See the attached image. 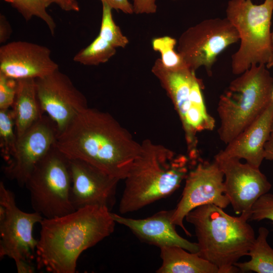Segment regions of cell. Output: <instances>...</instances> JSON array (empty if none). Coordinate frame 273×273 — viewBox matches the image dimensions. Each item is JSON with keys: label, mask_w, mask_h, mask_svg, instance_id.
<instances>
[{"label": "cell", "mask_w": 273, "mask_h": 273, "mask_svg": "<svg viewBox=\"0 0 273 273\" xmlns=\"http://www.w3.org/2000/svg\"><path fill=\"white\" fill-rule=\"evenodd\" d=\"M56 146L69 158L85 161L119 180L125 178L141 148L109 113L88 107L59 133Z\"/></svg>", "instance_id": "1"}, {"label": "cell", "mask_w": 273, "mask_h": 273, "mask_svg": "<svg viewBox=\"0 0 273 273\" xmlns=\"http://www.w3.org/2000/svg\"><path fill=\"white\" fill-rule=\"evenodd\" d=\"M110 210L90 205L41 222L35 250L37 268L52 273H75L85 250L110 236L115 221Z\"/></svg>", "instance_id": "2"}, {"label": "cell", "mask_w": 273, "mask_h": 273, "mask_svg": "<svg viewBox=\"0 0 273 273\" xmlns=\"http://www.w3.org/2000/svg\"><path fill=\"white\" fill-rule=\"evenodd\" d=\"M190 159L149 139L144 140L124 179L119 212L137 211L172 194L185 180Z\"/></svg>", "instance_id": "3"}, {"label": "cell", "mask_w": 273, "mask_h": 273, "mask_svg": "<svg viewBox=\"0 0 273 273\" xmlns=\"http://www.w3.org/2000/svg\"><path fill=\"white\" fill-rule=\"evenodd\" d=\"M250 217L244 213L233 216L215 205L206 204L190 211L185 219L194 226L199 255L219 273H233L239 271L235 264L247 256L256 238L248 222Z\"/></svg>", "instance_id": "4"}, {"label": "cell", "mask_w": 273, "mask_h": 273, "mask_svg": "<svg viewBox=\"0 0 273 273\" xmlns=\"http://www.w3.org/2000/svg\"><path fill=\"white\" fill-rule=\"evenodd\" d=\"M267 69L265 64L252 65L220 96L218 133L225 144L251 124L271 103L273 78Z\"/></svg>", "instance_id": "5"}, {"label": "cell", "mask_w": 273, "mask_h": 273, "mask_svg": "<svg viewBox=\"0 0 273 273\" xmlns=\"http://www.w3.org/2000/svg\"><path fill=\"white\" fill-rule=\"evenodd\" d=\"M151 71L174 106L185 132L189 157L195 161L199 155L197 134L212 130L215 125L206 109L202 80L188 67L178 70L166 68L160 58L155 60Z\"/></svg>", "instance_id": "6"}, {"label": "cell", "mask_w": 273, "mask_h": 273, "mask_svg": "<svg viewBox=\"0 0 273 273\" xmlns=\"http://www.w3.org/2000/svg\"><path fill=\"white\" fill-rule=\"evenodd\" d=\"M225 12L240 40L239 49L232 56L233 73L240 75L252 65H266L272 53L273 0H265L260 5L251 0H230Z\"/></svg>", "instance_id": "7"}, {"label": "cell", "mask_w": 273, "mask_h": 273, "mask_svg": "<svg viewBox=\"0 0 273 273\" xmlns=\"http://www.w3.org/2000/svg\"><path fill=\"white\" fill-rule=\"evenodd\" d=\"M25 186L34 211L43 218L60 216L75 210L70 201L69 158L56 144L35 166Z\"/></svg>", "instance_id": "8"}, {"label": "cell", "mask_w": 273, "mask_h": 273, "mask_svg": "<svg viewBox=\"0 0 273 273\" xmlns=\"http://www.w3.org/2000/svg\"><path fill=\"white\" fill-rule=\"evenodd\" d=\"M239 40L237 29L226 17L208 19L181 33L177 51L190 69L195 71L203 66L211 76L218 56Z\"/></svg>", "instance_id": "9"}, {"label": "cell", "mask_w": 273, "mask_h": 273, "mask_svg": "<svg viewBox=\"0 0 273 273\" xmlns=\"http://www.w3.org/2000/svg\"><path fill=\"white\" fill-rule=\"evenodd\" d=\"M43 217L34 211L27 213L16 205L14 193L0 182V258L8 257L15 263L24 260L31 263L35 257L37 240L33 229Z\"/></svg>", "instance_id": "10"}, {"label": "cell", "mask_w": 273, "mask_h": 273, "mask_svg": "<svg viewBox=\"0 0 273 273\" xmlns=\"http://www.w3.org/2000/svg\"><path fill=\"white\" fill-rule=\"evenodd\" d=\"M230 204L225 194L224 174L218 163L202 161L189 171L181 198L173 209L172 221L188 236L191 233L184 224L187 214L203 205L214 204L225 208Z\"/></svg>", "instance_id": "11"}, {"label": "cell", "mask_w": 273, "mask_h": 273, "mask_svg": "<svg viewBox=\"0 0 273 273\" xmlns=\"http://www.w3.org/2000/svg\"><path fill=\"white\" fill-rule=\"evenodd\" d=\"M35 81L40 107L56 123L59 133L81 111L88 107L83 94L74 86L69 77L59 69L46 76L35 79Z\"/></svg>", "instance_id": "12"}, {"label": "cell", "mask_w": 273, "mask_h": 273, "mask_svg": "<svg viewBox=\"0 0 273 273\" xmlns=\"http://www.w3.org/2000/svg\"><path fill=\"white\" fill-rule=\"evenodd\" d=\"M58 134L56 123L43 115L18 138L15 152L3 168L7 177L25 186L35 166L56 144Z\"/></svg>", "instance_id": "13"}, {"label": "cell", "mask_w": 273, "mask_h": 273, "mask_svg": "<svg viewBox=\"0 0 273 273\" xmlns=\"http://www.w3.org/2000/svg\"><path fill=\"white\" fill-rule=\"evenodd\" d=\"M214 160L223 173L225 194L234 212L251 216L253 205L269 192L271 184L259 168L243 163L239 159L215 156Z\"/></svg>", "instance_id": "14"}, {"label": "cell", "mask_w": 273, "mask_h": 273, "mask_svg": "<svg viewBox=\"0 0 273 273\" xmlns=\"http://www.w3.org/2000/svg\"><path fill=\"white\" fill-rule=\"evenodd\" d=\"M71 177L70 201L75 210L100 205L111 210L120 180L81 159L69 158Z\"/></svg>", "instance_id": "15"}, {"label": "cell", "mask_w": 273, "mask_h": 273, "mask_svg": "<svg viewBox=\"0 0 273 273\" xmlns=\"http://www.w3.org/2000/svg\"><path fill=\"white\" fill-rule=\"evenodd\" d=\"M47 47L27 41H13L0 48V73L15 80L37 79L59 69Z\"/></svg>", "instance_id": "16"}, {"label": "cell", "mask_w": 273, "mask_h": 273, "mask_svg": "<svg viewBox=\"0 0 273 273\" xmlns=\"http://www.w3.org/2000/svg\"><path fill=\"white\" fill-rule=\"evenodd\" d=\"M173 212V209L162 210L143 219L125 217L114 213L111 214L116 222L126 226L142 242L159 248L176 246L198 253L197 243L191 242L177 233L172 219Z\"/></svg>", "instance_id": "17"}, {"label": "cell", "mask_w": 273, "mask_h": 273, "mask_svg": "<svg viewBox=\"0 0 273 273\" xmlns=\"http://www.w3.org/2000/svg\"><path fill=\"white\" fill-rule=\"evenodd\" d=\"M273 102L251 124L226 144L215 156L221 158L243 159L259 168L264 159V145L271 135Z\"/></svg>", "instance_id": "18"}, {"label": "cell", "mask_w": 273, "mask_h": 273, "mask_svg": "<svg viewBox=\"0 0 273 273\" xmlns=\"http://www.w3.org/2000/svg\"><path fill=\"white\" fill-rule=\"evenodd\" d=\"M12 107L19 138L43 115L37 98L35 79L17 80L16 93Z\"/></svg>", "instance_id": "19"}, {"label": "cell", "mask_w": 273, "mask_h": 273, "mask_svg": "<svg viewBox=\"0 0 273 273\" xmlns=\"http://www.w3.org/2000/svg\"><path fill=\"white\" fill-rule=\"evenodd\" d=\"M162 263L157 273H219L218 268L199 255L176 246L160 248Z\"/></svg>", "instance_id": "20"}, {"label": "cell", "mask_w": 273, "mask_h": 273, "mask_svg": "<svg viewBox=\"0 0 273 273\" xmlns=\"http://www.w3.org/2000/svg\"><path fill=\"white\" fill-rule=\"evenodd\" d=\"M268 230L264 226L258 229V235L250 248L247 256L250 260L237 262L235 266L242 272L273 273V248L267 242Z\"/></svg>", "instance_id": "21"}, {"label": "cell", "mask_w": 273, "mask_h": 273, "mask_svg": "<svg viewBox=\"0 0 273 273\" xmlns=\"http://www.w3.org/2000/svg\"><path fill=\"white\" fill-rule=\"evenodd\" d=\"M116 53V48L98 35L74 56L73 60L84 65L96 66L108 62Z\"/></svg>", "instance_id": "22"}, {"label": "cell", "mask_w": 273, "mask_h": 273, "mask_svg": "<svg viewBox=\"0 0 273 273\" xmlns=\"http://www.w3.org/2000/svg\"><path fill=\"white\" fill-rule=\"evenodd\" d=\"M16 9L26 21L33 17H38L47 25L52 35L55 34L56 25L48 13L47 8L52 4V0H3Z\"/></svg>", "instance_id": "23"}, {"label": "cell", "mask_w": 273, "mask_h": 273, "mask_svg": "<svg viewBox=\"0 0 273 273\" xmlns=\"http://www.w3.org/2000/svg\"><path fill=\"white\" fill-rule=\"evenodd\" d=\"M18 138L12 109L0 110V148L2 157L7 162L14 155Z\"/></svg>", "instance_id": "24"}, {"label": "cell", "mask_w": 273, "mask_h": 273, "mask_svg": "<svg viewBox=\"0 0 273 273\" xmlns=\"http://www.w3.org/2000/svg\"><path fill=\"white\" fill-rule=\"evenodd\" d=\"M177 43L175 38L168 35L155 37L152 40L153 50L160 54L163 65L171 70L188 67L181 55L175 50Z\"/></svg>", "instance_id": "25"}, {"label": "cell", "mask_w": 273, "mask_h": 273, "mask_svg": "<svg viewBox=\"0 0 273 273\" xmlns=\"http://www.w3.org/2000/svg\"><path fill=\"white\" fill-rule=\"evenodd\" d=\"M102 4L101 24L99 35L115 48H125L129 43L128 38L122 32L114 21L112 9L105 3Z\"/></svg>", "instance_id": "26"}, {"label": "cell", "mask_w": 273, "mask_h": 273, "mask_svg": "<svg viewBox=\"0 0 273 273\" xmlns=\"http://www.w3.org/2000/svg\"><path fill=\"white\" fill-rule=\"evenodd\" d=\"M269 219L273 223V194L267 193L255 202L251 211L250 219L260 221Z\"/></svg>", "instance_id": "27"}, {"label": "cell", "mask_w": 273, "mask_h": 273, "mask_svg": "<svg viewBox=\"0 0 273 273\" xmlns=\"http://www.w3.org/2000/svg\"><path fill=\"white\" fill-rule=\"evenodd\" d=\"M17 88V80L0 73V110L10 109L12 106Z\"/></svg>", "instance_id": "28"}, {"label": "cell", "mask_w": 273, "mask_h": 273, "mask_svg": "<svg viewBox=\"0 0 273 273\" xmlns=\"http://www.w3.org/2000/svg\"><path fill=\"white\" fill-rule=\"evenodd\" d=\"M134 13L152 14L157 12L156 0H132Z\"/></svg>", "instance_id": "29"}, {"label": "cell", "mask_w": 273, "mask_h": 273, "mask_svg": "<svg viewBox=\"0 0 273 273\" xmlns=\"http://www.w3.org/2000/svg\"><path fill=\"white\" fill-rule=\"evenodd\" d=\"M105 3L112 9L121 11L126 14H132L134 10L132 4L128 0H100Z\"/></svg>", "instance_id": "30"}, {"label": "cell", "mask_w": 273, "mask_h": 273, "mask_svg": "<svg viewBox=\"0 0 273 273\" xmlns=\"http://www.w3.org/2000/svg\"><path fill=\"white\" fill-rule=\"evenodd\" d=\"M12 29L11 25L3 14L0 15V43L7 41L12 34Z\"/></svg>", "instance_id": "31"}, {"label": "cell", "mask_w": 273, "mask_h": 273, "mask_svg": "<svg viewBox=\"0 0 273 273\" xmlns=\"http://www.w3.org/2000/svg\"><path fill=\"white\" fill-rule=\"evenodd\" d=\"M52 4L57 5L62 10L67 12H79V5L77 0H52Z\"/></svg>", "instance_id": "32"}, {"label": "cell", "mask_w": 273, "mask_h": 273, "mask_svg": "<svg viewBox=\"0 0 273 273\" xmlns=\"http://www.w3.org/2000/svg\"><path fill=\"white\" fill-rule=\"evenodd\" d=\"M17 272L19 273H32L34 272V267L31 263L21 260L15 263Z\"/></svg>", "instance_id": "33"}, {"label": "cell", "mask_w": 273, "mask_h": 273, "mask_svg": "<svg viewBox=\"0 0 273 273\" xmlns=\"http://www.w3.org/2000/svg\"><path fill=\"white\" fill-rule=\"evenodd\" d=\"M264 159L273 161V136L270 135L264 145Z\"/></svg>", "instance_id": "34"}, {"label": "cell", "mask_w": 273, "mask_h": 273, "mask_svg": "<svg viewBox=\"0 0 273 273\" xmlns=\"http://www.w3.org/2000/svg\"><path fill=\"white\" fill-rule=\"evenodd\" d=\"M272 53L270 59L266 65L267 68L269 69L273 67V31L271 32Z\"/></svg>", "instance_id": "35"}, {"label": "cell", "mask_w": 273, "mask_h": 273, "mask_svg": "<svg viewBox=\"0 0 273 273\" xmlns=\"http://www.w3.org/2000/svg\"><path fill=\"white\" fill-rule=\"evenodd\" d=\"M271 135L273 136V121H272L271 127Z\"/></svg>", "instance_id": "36"}, {"label": "cell", "mask_w": 273, "mask_h": 273, "mask_svg": "<svg viewBox=\"0 0 273 273\" xmlns=\"http://www.w3.org/2000/svg\"><path fill=\"white\" fill-rule=\"evenodd\" d=\"M271 100L273 102V89H272V93H271Z\"/></svg>", "instance_id": "37"}, {"label": "cell", "mask_w": 273, "mask_h": 273, "mask_svg": "<svg viewBox=\"0 0 273 273\" xmlns=\"http://www.w3.org/2000/svg\"><path fill=\"white\" fill-rule=\"evenodd\" d=\"M172 1H176V0H172Z\"/></svg>", "instance_id": "38"}, {"label": "cell", "mask_w": 273, "mask_h": 273, "mask_svg": "<svg viewBox=\"0 0 273 273\" xmlns=\"http://www.w3.org/2000/svg\"><path fill=\"white\" fill-rule=\"evenodd\" d=\"M272 245H273V244H272Z\"/></svg>", "instance_id": "39"}]
</instances>
